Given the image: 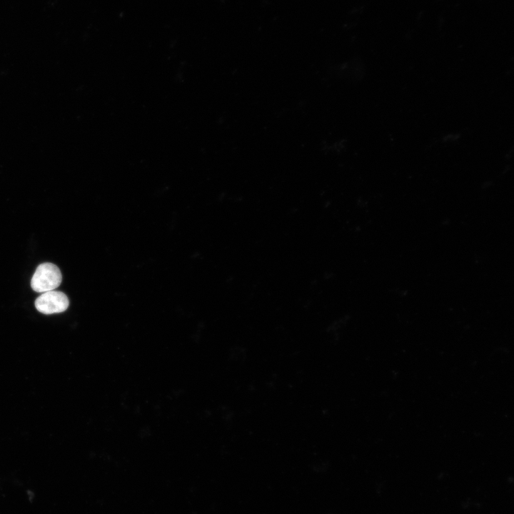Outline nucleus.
I'll list each match as a JSON object with an SVG mask.
<instances>
[{
    "instance_id": "f03ea898",
    "label": "nucleus",
    "mask_w": 514,
    "mask_h": 514,
    "mask_svg": "<svg viewBox=\"0 0 514 514\" xmlns=\"http://www.w3.org/2000/svg\"><path fill=\"white\" fill-rule=\"evenodd\" d=\"M69 305L67 296L63 292L54 290L44 292L35 301L36 308L44 314L64 312Z\"/></svg>"
},
{
    "instance_id": "f257e3e1",
    "label": "nucleus",
    "mask_w": 514,
    "mask_h": 514,
    "mask_svg": "<svg viewBox=\"0 0 514 514\" xmlns=\"http://www.w3.org/2000/svg\"><path fill=\"white\" fill-rule=\"evenodd\" d=\"M61 281L59 268L51 263H44L36 268L31 278V286L36 292L44 293L56 289Z\"/></svg>"
}]
</instances>
